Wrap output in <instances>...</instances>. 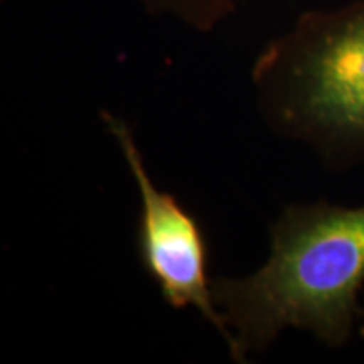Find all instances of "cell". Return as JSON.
Returning <instances> with one entry per match:
<instances>
[{
	"label": "cell",
	"mask_w": 364,
	"mask_h": 364,
	"mask_svg": "<svg viewBox=\"0 0 364 364\" xmlns=\"http://www.w3.org/2000/svg\"><path fill=\"white\" fill-rule=\"evenodd\" d=\"M363 287L364 204H294L270 226L265 265L247 277L213 279V297L247 358L287 327L344 346L361 314Z\"/></svg>",
	"instance_id": "1"
},
{
	"label": "cell",
	"mask_w": 364,
	"mask_h": 364,
	"mask_svg": "<svg viewBox=\"0 0 364 364\" xmlns=\"http://www.w3.org/2000/svg\"><path fill=\"white\" fill-rule=\"evenodd\" d=\"M263 118L334 169L364 164V0L312 11L252 70Z\"/></svg>",
	"instance_id": "2"
},
{
	"label": "cell",
	"mask_w": 364,
	"mask_h": 364,
	"mask_svg": "<svg viewBox=\"0 0 364 364\" xmlns=\"http://www.w3.org/2000/svg\"><path fill=\"white\" fill-rule=\"evenodd\" d=\"M100 118L120 147L122 157L139 189L136 248L145 273L157 285L167 306L177 311L196 309L204 321L220 332L231 358L236 363H245L247 359L213 297L209 245L198 218L191 215L174 196L154 184L130 127L110 112L103 110Z\"/></svg>",
	"instance_id": "3"
},
{
	"label": "cell",
	"mask_w": 364,
	"mask_h": 364,
	"mask_svg": "<svg viewBox=\"0 0 364 364\" xmlns=\"http://www.w3.org/2000/svg\"><path fill=\"white\" fill-rule=\"evenodd\" d=\"M145 11L169 16L191 29L209 33L236 11L240 0H136Z\"/></svg>",
	"instance_id": "4"
},
{
	"label": "cell",
	"mask_w": 364,
	"mask_h": 364,
	"mask_svg": "<svg viewBox=\"0 0 364 364\" xmlns=\"http://www.w3.org/2000/svg\"><path fill=\"white\" fill-rule=\"evenodd\" d=\"M361 316H363V326H361V336L364 338V311H361Z\"/></svg>",
	"instance_id": "5"
}]
</instances>
